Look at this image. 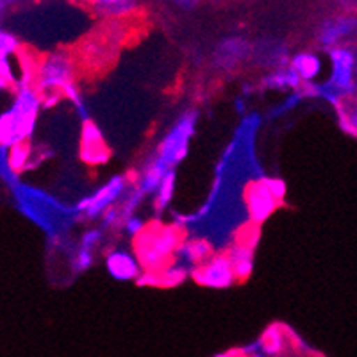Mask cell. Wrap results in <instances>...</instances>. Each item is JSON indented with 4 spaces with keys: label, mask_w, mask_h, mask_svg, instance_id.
Segmentation results:
<instances>
[{
    "label": "cell",
    "mask_w": 357,
    "mask_h": 357,
    "mask_svg": "<svg viewBox=\"0 0 357 357\" xmlns=\"http://www.w3.org/2000/svg\"><path fill=\"white\" fill-rule=\"evenodd\" d=\"M120 229H122V231L126 232L129 238L136 240V238H138V236L142 234V232L146 229V223L143 222V220L139 218L138 215H132V216H129V218L123 220L122 227H120Z\"/></svg>",
    "instance_id": "d4e9b609"
},
{
    "label": "cell",
    "mask_w": 357,
    "mask_h": 357,
    "mask_svg": "<svg viewBox=\"0 0 357 357\" xmlns=\"http://www.w3.org/2000/svg\"><path fill=\"white\" fill-rule=\"evenodd\" d=\"M91 11L100 18H127L138 11V0H88Z\"/></svg>",
    "instance_id": "5bb4252c"
},
{
    "label": "cell",
    "mask_w": 357,
    "mask_h": 357,
    "mask_svg": "<svg viewBox=\"0 0 357 357\" xmlns=\"http://www.w3.org/2000/svg\"><path fill=\"white\" fill-rule=\"evenodd\" d=\"M122 222L123 216L122 213H120V207L113 206L100 216V229L102 231H107V229H120L122 227Z\"/></svg>",
    "instance_id": "cb8c5ba5"
},
{
    "label": "cell",
    "mask_w": 357,
    "mask_h": 357,
    "mask_svg": "<svg viewBox=\"0 0 357 357\" xmlns=\"http://www.w3.org/2000/svg\"><path fill=\"white\" fill-rule=\"evenodd\" d=\"M104 243V231L100 227H91L86 232H82L79 247L86 248L89 252H97V248Z\"/></svg>",
    "instance_id": "603a6c76"
},
{
    "label": "cell",
    "mask_w": 357,
    "mask_h": 357,
    "mask_svg": "<svg viewBox=\"0 0 357 357\" xmlns=\"http://www.w3.org/2000/svg\"><path fill=\"white\" fill-rule=\"evenodd\" d=\"M106 270L113 279L129 282V280H138L142 275L143 268L139 264L136 254H132L127 248H114L106 256Z\"/></svg>",
    "instance_id": "7c38bea8"
},
{
    "label": "cell",
    "mask_w": 357,
    "mask_h": 357,
    "mask_svg": "<svg viewBox=\"0 0 357 357\" xmlns=\"http://www.w3.org/2000/svg\"><path fill=\"white\" fill-rule=\"evenodd\" d=\"M302 84L304 82L289 66L272 70L263 77V88L270 89V91H301Z\"/></svg>",
    "instance_id": "ac0fdd59"
},
{
    "label": "cell",
    "mask_w": 357,
    "mask_h": 357,
    "mask_svg": "<svg viewBox=\"0 0 357 357\" xmlns=\"http://www.w3.org/2000/svg\"><path fill=\"white\" fill-rule=\"evenodd\" d=\"M289 68L301 77L304 84H312L321 72V57L312 52L293 54L289 59Z\"/></svg>",
    "instance_id": "e0dca14e"
},
{
    "label": "cell",
    "mask_w": 357,
    "mask_h": 357,
    "mask_svg": "<svg viewBox=\"0 0 357 357\" xmlns=\"http://www.w3.org/2000/svg\"><path fill=\"white\" fill-rule=\"evenodd\" d=\"M132 186L127 175H114L107 181L106 184H102L98 190L86 199H82L77 204V211L84 216L86 220H100V216L109 209V207L118 206L122 202L123 197L127 195V191Z\"/></svg>",
    "instance_id": "5b68a950"
},
{
    "label": "cell",
    "mask_w": 357,
    "mask_h": 357,
    "mask_svg": "<svg viewBox=\"0 0 357 357\" xmlns=\"http://www.w3.org/2000/svg\"><path fill=\"white\" fill-rule=\"evenodd\" d=\"M170 2H174L175 6H178V8L186 9V11H191V9L199 4V0H170Z\"/></svg>",
    "instance_id": "83f0119b"
},
{
    "label": "cell",
    "mask_w": 357,
    "mask_h": 357,
    "mask_svg": "<svg viewBox=\"0 0 357 357\" xmlns=\"http://www.w3.org/2000/svg\"><path fill=\"white\" fill-rule=\"evenodd\" d=\"M197 123H199V111H184L175 120L174 126L167 130L165 138L159 142L155 158L165 162L170 170H175L177 165H181L190 152V143L191 138L195 136Z\"/></svg>",
    "instance_id": "277c9868"
},
{
    "label": "cell",
    "mask_w": 357,
    "mask_h": 357,
    "mask_svg": "<svg viewBox=\"0 0 357 357\" xmlns=\"http://www.w3.org/2000/svg\"><path fill=\"white\" fill-rule=\"evenodd\" d=\"M225 254L232 264L236 280H247L254 270V247L243 243V241H238Z\"/></svg>",
    "instance_id": "9a60e30c"
},
{
    "label": "cell",
    "mask_w": 357,
    "mask_h": 357,
    "mask_svg": "<svg viewBox=\"0 0 357 357\" xmlns=\"http://www.w3.org/2000/svg\"><path fill=\"white\" fill-rule=\"evenodd\" d=\"M337 111H340L341 126L345 127L347 132L357 136V106L352 107V109H345V107L337 106Z\"/></svg>",
    "instance_id": "484cf974"
},
{
    "label": "cell",
    "mask_w": 357,
    "mask_h": 357,
    "mask_svg": "<svg viewBox=\"0 0 357 357\" xmlns=\"http://www.w3.org/2000/svg\"><path fill=\"white\" fill-rule=\"evenodd\" d=\"M357 36V17L354 15H336L321 20L317 31V40L321 49L331 50L345 45V41Z\"/></svg>",
    "instance_id": "ba28073f"
},
{
    "label": "cell",
    "mask_w": 357,
    "mask_h": 357,
    "mask_svg": "<svg viewBox=\"0 0 357 357\" xmlns=\"http://www.w3.org/2000/svg\"><path fill=\"white\" fill-rule=\"evenodd\" d=\"M213 245L206 238H184L174 254V261L190 270L191 275L197 268L213 256Z\"/></svg>",
    "instance_id": "8fae6325"
},
{
    "label": "cell",
    "mask_w": 357,
    "mask_h": 357,
    "mask_svg": "<svg viewBox=\"0 0 357 357\" xmlns=\"http://www.w3.org/2000/svg\"><path fill=\"white\" fill-rule=\"evenodd\" d=\"M252 54L259 57V61L272 70L286 68L289 66V59H291L288 49L279 41H261V43L252 45Z\"/></svg>",
    "instance_id": "4fadbf2b"
},
{
    "label": "cell",
    "mask_w": 357,
    "mask_h": 357,
    "mask_svg": "<svg viewBox=\"0 0 357 357\" xmlns=\"http://www.w3.org/2000/svg\"><path fill=\"white\" fill-rule=\"evenodd\" d=\"M327 54L331 61V77L329 82L318 86V95L333 102L334 106H340V98L349 97L357 89V82L354 79L357 57L356 52L347 45L327 50Z\"/></svg>",
    "instance_id": "3957f363"
},
{
    "label": "cell",
    "mask_w": 357,
    "mask_h": 357,
    "mask_svg": "<svg viewBox=\"0 0 357 357\" xmlns=\"http://www.w3.org/2000/svg\"><path fill=\"white\" fill-rule=\"evenodd\" d=\"M184 238L177 225H146L145 231L134 240L136 257L145 272H159L167 266Z\"/></svg>",
    "instance_id": "7a4b0ae2"
},
{
    "label": "cell",
    "mask_w": 357,
    "mask_h": 357,
    "mask_svg": "<svg viewBox=\"0 0 357 357\" xmlns=\"http://www.w3.org/2000/svg\"><path fill=\"white\" fill-rule=\"evenodd\" d=\"M264 181H266L268 188H270V191L273 193V197H275L279 202H282V199H284L286 195V184L280 181V178H268L264 177Z\"/></svg>",
    "instance_id": "4316f807"
},
{
    "label": "cell",
    "mask_w": 357,
    "mask_h": 357,
    "mask_svg": "<svg viewBox=\"0 0 357 357\" xmlns=\"http://www.w3.org/2000/svg\"><path fill=\"white\" fill-rule=\"evenodd\" d=\"M79 152H81V159L88 165H104L109 159V152H107V145L104 142L100 129L95 126L91 120L84 118L81 129V145H79Z\"/></svg>",
    "instance_id": "30bf717a"
},
{
    "label": "cell",
    "mask_w": 357,
    "mask_h": 357,
    "mask_svg": "<svg viewBox=\"0 0 357 357\" xmlns=\"http://www.w3.org/2000/svg\"><path fill=\"white\" fill-rule=\"evenodd\" d=\"M193 280H197L200 286L213 289H223L232 286L236 280L234 270L229 261L227 254H213L207 261H204L195 272H193Z\"/></svg>",
    "instance_id": "52a82bcc"
},
{
    "label": "cell",
    "mask_w": 357,
    "mask_h": 357,
    "mask_svg": "<svg viewBox=\"0 0 357 357\" xmlns=\"http://www.w3.org/2000/svg\"><path fill=\"white\" fill-rule=\"evenodd\" d=\"M93 261H95V252H89L86 248L79 247L73 254V259H72V268L75 273H84L88 272L89 268L93 266Z\"/></svg>",
    "instance_id": "7402d4cb"
},
{
    "label": "cell",
    "mask_w": 357,
    "mask_h": 357,
    "mask_svg": "<svg viewBox=\"0 0 357 357\" xmlns=\"http://www.w3.org/2000/svg\"><path fill=\"white\" fill-rule=\"evenodd\" d=\"M168 172H170V168L154 155V158H151V161L143 167V170L139 172L136 186H138L146 197L154 195L155 191H158L159 184L162 183V178L167 177Z\"/></svg>",
    "instance_id": "2e32d148"
},
{
    "label": "cell",
    "mask_w": 357,
    "mask_h": 357,
    "mask_svg": "<svg viewBox=\"0 0 357 357\" xmlns=\"http://www.w3.org/2000/svg\"><path fill=\"white\" fill-rule=\"evenodd\" d=\"M252 56V43L243 36H229L223 38L216 45L213 59L220 70L231 72L236 70L241 63H245Z\"/></svg>",
    "instance_id": "9c48e42d"
},
{
    "label": "cell",
    "mask_w": 357,
    "mask_h": 357,
    "mask_svg": "<svg viewBox=\"0 0 357 357\" xmlns=\"http://www.w3.org/2000/svg\"><path fill=\"white\" fill-rule=\"evenodd\" d=\"M188 277H191L190 270H186L183 264L175 263L172 259L167 266L161 268L158 272V286H161V288H174V286L183 284Z\"/></svg>",
    "instance_id": "d6986e66"
},
{
    "label": "cell",
    "mask_w": 357,
    "mask_h": 357,
    "mask_svg": "<svg viewBox=\"0 0 357 357\" xmlns=\"http://www.w3.org/2000/svg\"><path fill=\"white\" fill-rule=\"evenodd\" d=\"M245 207H247L248 218L252 223L266 222L272 213L275 211L277 206H279V200L273 197V193L268 188L266 181L263 178H254L245 186V195H243Z\"/></svg>",
    "instance_id": "8992f818"
},
{
    "label": "cell",
    "mask_w": 357,
    "mask_h": 357,
    "mask_svg": "<svg viewBox=\"0 0 357 357\" xmlns=\"http://www.w3.org/2000/svg\"><path fill=\"white\" fill-rule=\"evenodd\" d=\"M145 199H146V195L143 193L142 190H139L138 186H136V184H134V186H130V190L127 191V195L123 197L122 202L118 204L123 220L129 218V216H132V215H136V211H138L139 206H142L143 200Z\"/></svg>",
    "instance_id": "44dd1931"
},
{
    "label": "cell",
    "mask_w": 357,
    "mask_h": 357,
    "mask_svg": "<svg viewBox=\"0 0 357 357\" xmlns=\"http://www.w3.org/2000/svg\"><path fill=\"white\" fill-rule=\"evenodd\" d=\"M177 170H170L167 174V177L162 178V183L159 184L158 191L154 193V207L158 213H162L170 206L172 199L175 195V184H177Z\"/></svg>",
    "instance_id": "ffe728a7"
},
{
    "label": "cell",
    "mask_w": 357,
    "mask_h": 357,
    "mask_svg": "<svg viewBox=\"0 0 357 357\" xmlns=\"http://www.w3.org/2000/svg\"><path fill=\"white\" fill-rule=\"evenodd\" d=\"M77 63L66 50H54L34 61L33 88L41 98V107L54 106L63 98V89L75 84Z\"/></svg>",
    "instance_id": "6da1fadb"
}]
</instances>
